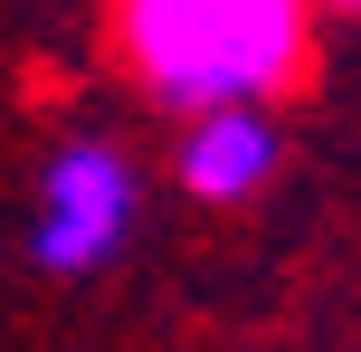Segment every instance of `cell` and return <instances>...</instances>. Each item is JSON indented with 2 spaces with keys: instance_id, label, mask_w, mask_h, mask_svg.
<instances>
[{
  "instance_id": "2",
  "label": "cell",
  "mask_w": 361,
  "mask_h": 352,
  "mask_svg": "<svg viewBox=\"0 0 361 352\" xmlns=\"http://www.w3.org/2000/svg\"><path fill=\"white\" fill-rule=\"evenodd\" d=\"M133 219H143V171L133 152H114L105 133H76V143L48 152L38 171V210H29V257L48 277H95L133 248Z\"/></svg>"
},
{
  "instance_id": "4",
  "label": "cell",
  "mask_w": 361,
  "mask_h": 352,
  "mask_svg": "<svg viewBox=\"0 0 361 352\" xmlns=\"http://www.w3.org/2000/svg\"><path fill=\"white\" fill-rule=\"evenodd\" d=\"M314 10H333V19H361V0H314Z\"/></svg>"
},
{
  "instance_id": "1",
  "label": "cell",
  "mask_w": 361,
  "mask_h": 352,
  "mask_svg": "<svg viewBox=\"0 0 361 352\" xmlns=\"http://www.w3.org/2000/svg\"><path fill=\"white\" fill-rule=\"evenodd\" d=\"M314 0H114V57L162 114L286 105L314 76Z\"/></svg>"
},
{
  "instance_id": "3",
  "label": "cell",
  "mask_w": 361,
  "mask_h": 352,
  "mask_svg": "<svg viewBox=\"0 0 361 352\" xmlns=\"http://www.w3.org/2000/svg\"><path fill=\"white\" fill-rule=\"evenodd\" d=\"M276 171H286L276 105H209V114H180L171 181L190 190L200 210H247V200H267Z\"/></svg>"
}]
</instances>
